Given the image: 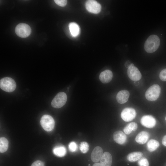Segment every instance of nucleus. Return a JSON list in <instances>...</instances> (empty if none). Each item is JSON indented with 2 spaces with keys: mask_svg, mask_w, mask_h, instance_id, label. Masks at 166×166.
Here are the masks:
<instances>
[{
  "mask_svg": "<svg viewBox=\"0 0 166 166\" xmlns=\"http://www.w3.org/2000/svg\"><path fill=\"white\" fill-rule=\"evenodd\" d=\"M159 37L155 35L150 36L147 39L144 45V49L148 53H152L156 51L160 45Z\"/></svg>",
  "mask_w": 166,
  "mask_h": 166,
  "instance_id": "nucleus-1",
  "label": "nucleus"
},
{
  "mask_svg": "<svg viewBox=\"0 0 166 166\" xmlns=\"http://www.w3.org/2000/svg\"><path fill=\"white\" fill-rule=\"evenodd\" d=\"M160 92V87L157 84H155L149 87L145 93V97L148 101H153L159 97Z\"/></svg>",
  "mask_w": 166,
  "mask_h": 166,
  "instance_id": "nucleus-2",
  "label": "nucleus"
},
{
  "mask_svg": "<svg viewBox=\"0 0 166 166\" xmlns=\"http://www.w3.org/2000/svg\"><path fill=\"white\" fill-rule=\"evenodd\" d=\"M0 87L2 90L6 92H11L15 89L16 85L15 81L12 78L6 77L0 80Z\"/></svg>",
  "mask_w": 166,
  "mask_h": 166,
  "instance_id": "nucleus-3",
  "label": "nucleus"
},
{
  "mask_svg": "<svg viewBox=\"0 0 166 166\" xmlns=\"http://www.w3.org/2000/svg\"><path fill=\"white\" fill-rule=\"evenodd\" d=\"M40 124L45 130L49 132L51 131L54 128L55 121L51 116L47 114L44 115L41 119Z\"/></svg>",
  "mask_w": 166,
  "mask_h": 166,
  "instance_id": "nucleus-4",
  "label": "nucleus"
},
{
  "mask_svg": "<svg viewBox=\"0 0 166 166\" xmlns=\"http://www.w3.org/2000/svg\"><path fill=\"white\" fill-rule=\"evenodd\" d=\"M67 100L66 94L63 92L58 93L52 100L51 105L55 108H60L66 103Z\"/></svg>",
  "mask_w": 166,
  "mask_h": 166,
  "instance_id": "nucleus-5",
  "label": "nucleus"
},
{
  "mask_svg": "<svg viewBox=\"0 0 166 166\" xmlns=\"http://www.w3.org/2000/svg\"><path fill=\"white\" fill-rule=\"evenodd\" d=\"M31 31L30 27L28 24L21 23L18 24L15 29V32L19 37L25 38L29 36Z\"/></svg>",
  "mask_w": 166,
  "mask_h": 166,
  "instance_id": "nucleus-6",
  "label": "nucleus"
},
{
  "mask_svg": "<svg viewBox=\"0 0 166 166\" xmlns=\"http://www.w3.org/2000/svg\"><path fill=\"white\" fill-rule=\"evenodd\" d=\"M127 74L129 78L134 81L139 80L142 77L139 70L132 63L128 68Z\"/></svg>",
  "mask_w": 166,
  "mask_h": 166,
  "instance_id": "nucleus-7",
  "label": "nucleus"
},
{
  "mask_svg": "<svg viewBox=\"0 0 166 166\" xmlns=\"http://www.w3.org/2000/svg\"><path fill=\"white\" fill-rule=\"evenodd\" d=\"M136 114V112L134 109L126 108L122 111L121 113V117L124 121L129 122L135 118Z\"/></svg>",
  "mask_w": 166,
  "mask_h": 166,
  "instance_id": "nucleus-8",
  "label": "nucleus"
},
{
  "mask_svg": "<svg viewBox=\"0 0 166 166\" xmlns=\"http://www.w3.org/2000/svg\"><path fill=\"white\" fill-rule=\"evenodd\" d=\"M85 6L86 9L88 11L94 14L99 13L101 9V5L95 0L87 1L86 2Z\"/></svg>",
  "mask_w": 166,
  "mask_h": 166,
  "instance_id": "nucleus-9",
  "label": "nucleus"
},
{
  "mask_svg": "<svg viewBox=\"0 0 166 166\" xmlns=\"http://www.w3.org/2000/svg\"><path fill=\"white\" fill-rule=\"evenodd\" d=\"M140 123L143 126L147 128H152L155 126L156 121L155 118L152 116L146 115L142 117Z\"/></svg>",
  "mask_w": 166,
  "mask_h": 166,
  "instance_id": "nucleus-10",
  "label": "nucleus"
},
{
  "mask_svg": "<svg viewBox=\"0 0 166 166\" xmlns=\"http://www.w3.org/2000/svg\"><path fill=\"white\" fill-rule=\"evenodd\" d=\"M103 150L100 146L96 147L93 149L91 155V159L94 162L99 161L103 155Z\"/></svg>",
  "mask_w": 166,
  "mask_h": 166,
  "instance_id": "nucleus-11",
  "label": "nucleus"
},
{
  "mask_svg": "<svg viewBox=\"0 0 166 166\" xmlns=\"http://www.w3.org/2000/svg\"><path fill=\"white\" fill-rule=\"evenodd\" d=\"M130 93L126 90H122L119 91L117 95L116 99L120 104H123L126 102L128 99Z\"/></svg>",
  "mask_w": 166,
  "mask_h": 166,
  "instance_id": "nucleus-12",
  "label": "nucleus"
},
{
  "mask_svg": "<svg viewBox=\"0 0 166 166\" xmlns=\"http://www.w3.org/2000/svg\"><path fill=\"white\" fill-rule=\"evenodd\" d=\"M113 138L117 143L120 144H123L125 143L127 136L122 131L118 130L113 133Z\"/></svg>",
  "mask_w": 166,
  "mask_h": 166,
  "instance_id": "nucleus-13",
  "label": "nucleus"
},
{
  "mask_svg": "<svg viewBox=\"0 0 166 166\" xmlns=\"http://www.w3.org/2000/svg\"><path fill=\"white\" fill-rule=\"evenodd\" d=\"M113 74L109 70H106L102 72L99 75L100 81L103 83H107L112 79Z\"/></svg>",
  "mask_w": 166,
  "mask_h": 166,
  "instance_id": "nucleus-14",
  "label": "nucleus"
},
{
  "mask_svg": "<svg viewBox=\"0 0 166 166\" xmlns=\"http://www.w3.org/2000/svg\"><path fill=\"white\" fill-rule=\"evenodd\" d=\"M149 137V134L147 132L142 131L137 135L135 140L138 144H142L146 142Z\"/></svg>",
  "mask_w": 166,
  "mask_h": 166,
  "instance_id": "nucleus-15",
  "label": "nucleus"
},
{
  "mask_svg": "<svg viewBox=\"0 0 166 166\" xmlns=\"http://www.w3.org/2000/svg\"><path fill=\"white\" fill-rule=\"evenodd\" d=\"M112 160V156L111 154L108 152H105L103 154L100 162L104 166H111Z\"/></svg>",
  "mask_w": 166,
  "mask_h": 166,
  "instance_id": "nucleus-16",
  "label": "nucleus"
},
{
  "mask_svg": "<svg viewBox=\"0 0 166 166\" xmlns=\"http://www.w3.org/2000/svg\"><path fill=\"white\" fill-rule=\"evenodd\" d=\"M53 152L56 156L62 157L65 155L66 150L65 147L63 146H57L53 149Z\"/></svg>",
  "mask_w": 166,
  "mask_h": 166,
  "instance_id": "nucleus-17",
  "label": "nucleus"
},
{
  "mask_svg": "<svg viewBox=\"0 0 166 166\" xmlns=\"http://www.w3.org/2000/svg\"><path fill=\"white\" fill-rule=\"evenodd\" d=\"M143 153L140 152H133L129 153L127 156V159L129 161L133 162L140 159Z\"/></svg>",
  "mask_w": 166,
  "mask_h": 166,
  "instance_id": "nucleus-18",
  "label": "nucleus"
},
{
  "mask_svg": "<svg viewBox=\"0 0 166 166\" xmlns=\"http://www.w3.org/2000/svg\"><path fill=\"white\" fill-rule=\"evenodd\" d=\"M69 26L70 33L73 37L78 35L80 33V28L77 24L71 22L69 24Z\"/></svg>",
  "mask_w": 166,
  "mask_h": 166,
  "instance_id": "nucleus-19",
  "label": "nucleus"
},
{
  "mask_svg": "<svg viewBox=\"0 0 166 166\" xmlns=\"http://www.w3.org/2000/svg\"><path fill=\"white\" fill-rule=\"evenodd\" d=\"M159 145L158 141L155 140L151 139L147 144V148L149 152H152L155 150Z\"/></svg>",
  "mask_w": 166,
  "mask_h": 166,
  "instance_id": "nucleus-20",
  "label": "nucleus"
},
{
  "mask_svg": "<svg viewBox=\"0 0 166 166\" xmlns=\"http://www.w3.org/2000/svg\"><path fill=\"white\" fill-rule=\"evenodd\" d=\"M138 128L137 124L135 122H131L128 124L124 128V133L127 135L129 134L132 131H136Z\"/></svg>",
  "mask_w": 166,
  "mask_h": 166,
  "instance_id": "nucleus-21",
  "label": "nucleus"
},
{
  "mask_svg": "<svg viewBox=\"0 0 166 166\" xmlns=\"http://www.w3.org/2000/svg\"><path fill=\"white\" fill-rule=\"evenodd\" d=\"M8 141L4 137H1L0 138V152L3 153L6 152L8 148Z\"/></svg>",
  "mask_w": 166,
  "mask_h": 166,
  "instance_id": "nucleus-22",
  "label": "nucleus"
},
{
  "mask_svg": "<svg viewBox=\"0 0 166 166\" xmlns=\"http://www.w3.org/2000/svg\"><path fill=\"white\" fill-rule=\"evenodd\" d=\"M89 146L87 142L83 141L80 144V149L81 152L84 153H87L89 150Z\"/></svg>",
  "mask_w": 166,
  "mask_h": 166,
  "instance_id": "nucleus-23",
  "label": "nucleus"
},
{
  "mask_svg": "<svg viewBox=\"0 0 166 166\" xmlns=\"http://www.w3.org/2000/svg\"><path fill=\"white\" fill-rule=\"evenodd\" d=\"M68 147L70 151L72 152H75L77 148V144L74 141L70 142L69 144Z\"/></svg>",
  "mask_w": 166,
  "mask_h": 166,
  "instance_id": "nucleus-24",
  "label": "nucleus"
},
{
  "mask_svg": "<svg viewBox=\"0 0 166 166\" xmlns=\"http://www.w3.org/2000/svg\"><path fill=\"white\" fill-rule=\"evenodd\" d=\"M139 166H148L149 162L147 159L145 158H141L138 161Z\"/></svg>",
  "mask_w": 166,
  "mask_h": 166,
  "instance_id": "nucleus-25",
  "label": "nucleus"
},
{
  "mask_svg": "<svg viewBox=\"0 0 166 166\" xmlns=\"http://www.w3.org/2000/svg\"><path fill=\"white\" fill-rule=\"evenodd\" d=\"M160 79L163 81H166V69L162 70L159 74Z\"/></svg>",
  "mask_w": 166,
  "mask_h": 166,
  "instance_id": "nucleus-26",
  "label": "nucleus"
},
{
  "mask_svg": "<svg viewBox=\"0 0 166 166\" xmlns=\"http://www.w3.org/2000/svg\"><path fill=\"white\" fill-rule=\"evenodd\" d=\"M54 1L57 5L61 6H64L67 3V1L65 0H55Z\"/></svg>",
  "mask_w": 166,
  "mask_h": 166,
  "instance_id": "nucleus-27",
  "label": "nucleus"
},
{
  "mask_svg": "<svg viewBox=\"0 0 166 166\" xmlns=\"http://www.w3.org/2000/svg\"><path fill=\"white\" fill-rule=\"evenodd\" d=\"M31 166H45V165L43 162L40 160H37L34 162Z\"/></svg>",
  "mask_w": 166,
  "mask_h": 166,
  "instance_id": "nucleus-28",
  "label": "nucleus"
},
{
  "mask_svg": "<svg viewBox=\"0 0 166 166\" xmlns=\"http://www.w3.org/2000/svg\"><path fill=\"white\" fill-rule=\"evenodd\" d=\"M132 63H131V61L129 60L127 61L125 63L124 65L125 66L128 68L130 65Z\"/></svg>",
  "mask_w": 166,
  "mask_h": 166,
  "instance_id": "nucleus-29",
  "label": "nucleus"
},
{
  "mask_svg": "<svg viewBox=\"0 0 166 166\" xmlns=\"http://www.w3.org/2000/svg\"><path fill=\"white\" fill-rule=\"evenodd\" d=\"M162 143L164 146H166V135L164 136L163 138Z\"/></svg>",
  "mask_w": 166,
  "mask_h": 166,
  "instance_id": "nucleus-30",
  "label": "nucleus"
},
{
  "mask_svg": "<svg viewBox=\"0 0 166 166\" xmlns=\"http://www.w3.org/2000/svg\"><path fill=\"white\" fill-rule=\"evenodd\" d=\"M93 166H104L101 163H95L94 164Z\"/></svg>",
  "mask_w": 166,
  "mask_h": 166,
  "instance_id": "nucleus-31",
  "label": "nucleus"
},
{
  "mask_svg": "<svg viewBox=\"0 0 166 166\" xmlns=\"http://www.w3.org/2000/svg\"><path fill=\"white\" fill-rule=\"evenodd\" d=\"M90 165H90V164H89V165H88V166H90Z\"/></svg>",
  "mask_w": 166,
  "mask_h": 166,
  "instance_id": "nucleus-32",
  "label": "nucleus"
},
{
  "mask_svg": "<svg viewBox=\"0 0 166 166\" xmlns=\"http://www.w3.org/2000/svg\"><path fill=\"white\" fill-rule=\"evenodd\" d=\"M165 120H166V117H165Z\"/></svg>",
  "mask_w": 166,
  "mask_h": 166,
  "instance_id": "nucleus-33",
  "label": "nucleus"
},
{
  "mask_svg": "<svg viewBox=\"0 0 166 166\" xmlns=\"http://www.w3.org/2000/svg\"><path fill=\"white\" fill-rule=\"evenodd\" d=\"M67 89H69V87H68V88Z\"/></svg>",
  "mask_w": 166,
  "mask_h": 166,
  "instance_id": "nucleus-34",
  "label": "nucleus"
}]
</instances>
